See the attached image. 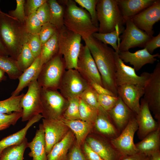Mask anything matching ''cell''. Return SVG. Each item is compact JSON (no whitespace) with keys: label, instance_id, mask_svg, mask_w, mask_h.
<instances>
[{"label":"cell","instance_id":"obj_17","mask_svg":"<svg viewBox=\"0 0 160 160\" xmlns=\"http://www.w3.org/2000/svg\"><path fill=\"white\" fill-rule=\"evenodd\" d=\"M118 96L135 113L137 114L140 108V99L144 95V86L127 84L117 87Z\"/></svg>","mask_w":160,"mask_h":160},{"label":"cell","instance_id":"obj_5","mask_svg":"<svg viewBox=\"0 0 160 160\" xmlns=\"http://www.w3.org/2000/svg\"><path fill=\"white\" fill-rule=\"evenodd\" d=\"M82 38L64 26L58 31V53L63 56L66 70L77 68Z\"/></svg>","mask_w":160,"mask_h":160},{"label":"cell","instance_id":"obj_50","mask_svg":"<svg viewBox=\"0 0 160 160\" xmlns=\"http://www.w3.org/2000/svg\"><path fill=\"white\" fill-rule=\"evenodd\" d=\"M67 160H87L82 152L80 146L76 144L69 152Z\"/></svg>","mask_w":160,"mask_h":160},{"label":"cell","instance_id":"obj_58","mask_svg":"<svg viewBox=\"0 0 160 160\" xmlns=\"http://www.w3.org/2000/svg\"><path fill=\"white\" fill-rule=\"evenodd\" d=\"M4 13V12H2L1 11V9H0V13Z\"/></svg>","mask_w":160,"mask_h":160},{"label":"cell","instance_id":"obj_29","mask_svg":"<svg viewBox=\"0 0 160 160\" xmlns=\"http://www.w3.org/2000/svg\"><path fill=\"white\" fill-rule=\"evenodd\" d=\"M61 119L73 132L76 138V144L80 146L94 126V124L81 120H69L63 118Z\"/></svg>","mask_w":160,"mask_h":160},{"label":"cell","instance_id":"obj_26","mask_svg":"<svg viewBox=\"0 0 160 160\" xmlns=\"http://www.w3.org/2000/svg\"><path fill=\"white\" fill-rule=\"evenodd\" d=\"M135 145L138 153L148 156L159 151L160 128L149 134Z\"/></svg>","mask_w":160,"mask_h":160},{"label":"cell","instance_id":"obj_4","mask_svg":"<svg viewBox=\"0 0 160 160\" xmlns=\"http://www.w3.org/2000/svg\"><path fill=\"white\" fill-rule=\"evenodd\" d=\"M96 9L99 22L98 33L111 32L117 26L124 27L125 22L119 8L118 0H98Z\"/></svg>","mask_w":160,"mask_h":160},{"label":"cell","instance_id":"obj_16","mask_svg":"<svg viewBox=\"0 0 160 160\" xmlns=\"http://www.w3.org/2000/svg\"><path fill=\"white\" fill-rule=\"evenodd\" d=\"M131 20L139 28L153 36V26L160 20V0H156L151 5L134 16Z\"/></svg>","mask_w":160,"mask_h":160},{"label":"cell","instance_id":"obj_51","mask_svg":"<svg viewBox=\"0 0 160 160\" xmlns=\"http://www.w3.org/2000/svg\"><path fill=\"white\" fill-rule=\"evenodd\" d=\"M85 156L87 160H103L85 142L84 144Z\"/></svg>","mask_w":160,"mask_h":160},{"label":"cell","instance_id":"obj_45","mask_svg":"<svg viewBox=\"0 0 160 160\" xmlns=\"http://www.w3.org/2000/svg\"><path fill=\"white\" fill-rule=\"evenodd\" d=\"M27 43L35 58L40 55L42 44L39 35L29 34Z\"/></svg>","mask_w":160,"mask_h":160},{"label":"cell","instance_id":"obj_42","mask_svg":"<svg viewBox=\"0 0 160 160\" xmlns=\"http://www.w3.org/2000/svg\"><path fill=\"white\" fill-rule=\"evenodd\" d=\"M119 98L118 96L98 94L97 97V101L99 105L107 111L115 105Z\"/></svg>","mask_w":160,"mask_h":160},{"label":"cell","instance_id":"obj_28","mask_svg":"<svg viewBox=\"0 0 160 160\" xmlns=\"http://www.w3.org/2000/svg\"><path fill=\"white\" fill-rule=\"evenodd\" d=\"M74 138L73 132L69 131L64 137L54 146L47 154V160H65L68 151Z\"/></svg>","mask_w":160,"mask_h":160},{"label":"cell","instance_id":"obj_40","mask_svg":"<svg viewBox=\"0 0 160 160\" xmlns=\"http://www.w3.org/2000/svg\"><path fill=\"white\" fill-rule=\"evenodd\" d=\"M74 1L81 7L84 8L90 14L94 25L98 28V21L96 9L98 0H74Z\"/></svg>","mask_w":160,"mask_h":160},{"label":"cell","instance_id":"obj_21","mask_svg":"<svg viewBox=\"0 0 160 160\" xmlns=\"http://www.w3.org/2000/svg\"><path fill=\"white\" fill-rule=\"evenodd\" d=\"M107 112L120 134L136 114L129 108L119 97L115 105Z\"/></svg>","mask_w":160,"mask_h":160},{"label":"cell","instance_id":"obj_30","mask_svg":"<svg viewBox=\"0 0 160 160\" xmlns=\"http://www.w3.org/2000/svg\"><path fill=\"white\" fill-rule=\"evenodd\" d=\"M28 143L25 138L21 142L6 148L1 153L0 160H23L24 153L28 147Z\"/></svg>","mask_w":160,"mask_h":160},{"label":"cell","instance_id":"obj_10","mask_svg":"<svg viewBox=\"0 0 160 160\" xmlns=\"http://www.w3.org/2000/svg\"><path fill=\"white\" fill-rule=\"evenodd\" d=\"M138 129L135 114L119 135L110 140L112 145L121 156L130 155L138 153L134 141V135Z\"/></svg>","mask_w":160,"mask_h":160},{"label":"cell","instance_id":"obj_48","mask_svg":"<svg viewBox=\"0 0 160 160\" xmlns=\"http://www.w3.org/2000/svg\"><path fill=\"white\" fill-rule=\"evenodd\" d=\"M47 1V0H25L24 9L26 17L36 12L38 9Z\"/></svg>","mask_w":160,"mask_h":160},{"label":"cell","instance_id":"obj_38","mask_svg":"<svg viewBox=\"0 0 160 160\" xmlns=\"http://www.w3.org/2000/svg\"><path fill=\"white\" fill-rule=\"evenodd\" d=\"M68 100V105L62 118L69 120H81L79 111L80 98H73Z\"/></svg>","mask_w":160,"mask_h":160},{"label":"cell","instance_id":"obj_39","mask_svg":"<svg viewBox=\"0 0 160 160\" xmlns=\"http://www.w3.org/2000/svg\"><path fill=\"white\" fill-rule=\"evenodd\" d=\"M24 25L27 32L31 35H38L42 26L36 12L26 17Z\"/></svg>","mask_w":160,"mask_h":160},{"label":"cell","instance_id":"obj_11","mask_svg":"<svg viewBox=\"0 0 160 160\" xmlns=\"http://www.w3.org/2000/svg\"><path fill=\"white\" fill-rule=\"evenodd\" d=\"M28 87V91L23 96L20 102L22 109V121H28L42 111L40 98L41 87L37 80L31 82Z\"/></svg>","mask_w":160,"mask_h":160},{"label":"cell","instance_id":"obj_1","mask_svg":"<svg viewBox=\"0 0 160 160\" xmlns=\"http://www.w3.org/2000/svg\"><path fill=\"white\" fill-rule=\"evenodd\" d=\"M100 74L103 86L118 96L116 84L115 51L108 45L90 36L84 40Z\"/></svg>","mask_w":160,"mask_h":160},{"label":"cell","instance_id":"obj_56","mask_svg":"<svg viewBox=\"0 0 160 160\" xmlns=\"http://www.w3.org/2000/svg\"><path fill=\"white\" fill-rule=\"evenodd\" d=\"M5 72L0 69V82L3 80L5 78Z\"/></svg>","mask_w":160,"mask_h":160},{"label":"cell","instance_id":"obj_35","mask_svg":"<svg viewBox=\"0 0 160 160\" xmlns=\"http://www.w3.org/2000/svg\"><path fill=\"white\" fill-rule=\"evenodd\" d=\"M24 94L18 96H11L5 100L0 101V113L9 114L14 112H22L20 102Z\"/></svg>","mask_w":160,"mask_h":160},{"label":"cell","instance_id":"obj_12","mask_svg":"<svg viewBox=\"0 0 160 160\" xmlns=\"http://www.w3.org/2000/svg\"><path fill=\"white\" fill-rule=\"evenodd\" d=\"M125 25L126 28L119 36L121 41L118 45V52L128 51L137 47L144 48L146 43L153 36L138 28L131 19L127 20Z\"/></svg>","mask_w":160,"mask_h":160},{"label":"cell","instance_id":"obj_59","mask_svg":"<svg viewBox=\"0 0 160 160\" xmlns=\"http://www.w3.org/2000/svg\"><path fill=\"white\" fill-rule=\"evenodd\" d=\"M145 160H149V157L148 156L147 158Z\"/></svg>","mask_w":160,"mask_h":160},{"label":"cell","instance_id":"obj_41","mask_svg":"<svg viewBox=\"0 0 160 160\" xmlns=\"http://www.w3.org/2000/svg\"><path fill=\"white\" fill-rule=\"evenodd\" d=\"M98 94L89 85L83 92L79 98L87 104L98 108L100 105L97 100Z\"/></svg>","mask_w":160,"mask_h":160},{"label":"cell","instance_id":"obj_32","mask_svg":"<svg viewBox=\"0 0 160 160\" xmlns=\"http://www.w3.org/2000/svg\"><path fill=\"white\" fill-rule=\"evenodd\" d=\"M125 27L121 28L117 26L114 30L106 33H102L98 32L93 33L92 36L95 39L106 44H109L113 47L114 50L118 52V41L120 43V35L122 33Z\"/></svg>","mask_w":160,"mask_h":160},{"label":"cell","instance_id":"obj_31","mask_svg":"<svg viewBox=\"0 0 160 160\" xmlns=\"http://www.w3.org/2000/svg\"><path fill=\"white\" fill-rule=\"evenodd\" d=\"M58 31L41 45L40 56L42 66L58 53Z\"/></svg>","mask_w":160,"mask_h":160},{"label":"cell","instance_id":"obj_13","mask_svg":"<svg viewBox=\"0 0 160 160\" xmlns=\"http://www.w3.org/2000/svg\"><path fill=\"white\" fill-rule=\"evenodd\" d=\"M115 60L116 67V84L118 87L127 84H138L144 86L149 77L150 73L144 72L139 76L133 68L126 65L115 52Z\"/></svg>","mask_w":160,"mask_h":160},{"label":"cell","instance_id":"obj_53","mask_svg":"<svg viewBox=\"0 0 160 160\" xmlns=\"http://www.w3.org/2000/svg\"><path fill=\"white\" fill-rule=\"evenodd\" d=\"M120 160H145L148 156L137 153L136 154L128 156H122Z\"/></svg>","mask_w":160,"mask_h":160},{"label":"cell","instance_id":"obj_3","mask_svg":"<svg viewBox=\"0 0 160 160\" xmlns=\"http://www.w3.org/2000/svg\"><path fill=\"white\" fill-rule=\"evenodd\" d=\"M58 2L64 6V24L67 29L80 35L83 40L98 32V28L93 23L89 12L78 7L74 0H59Z\"/></svg>","mask_w":160,"mask_h":160},{"label":"cell","instance_id":"obj_27","mask_svg":"<svg viewBox=\"0 0 160 160\" xmlns=\"http://www.w3.org/2000/svg\"><path fill=\"white\" fill-rule=\"evenodd\" d=\"M42 118V115L39 114L28 121L25 126L18 132L10 135L0 141V156L2 151L6 148L19 143L25 137L29 129L34 123L38 122Z\"/></svg>","mask_w":160,"mask_h":160},{"label":"cell","instance_id":"obj_7","mask_svg":"<svg viewBox=\"0 0 160 160\" xmlns=\"http://www.w3.org/2000/svg\"><path fill=\"white\" fill-rule=\"evenodd\" d=\"M42 115L46 119H60L68 104V100L57 90L41 87Z\"/></svg>","mask_w":160,"mask_h":160},{"label":"cell","instance_id":"obj_18","mask_svg":"<svg viewBox=\"0 0 160 160\" xmlns=\"http://www.w3.org/2000/svg\"><path fill=\"white\" fill-rule=\"evenodd\" d=\"M136 117L138 125L137 135L140 140L160 128V123L154 119L148 103L143 98L141 99L140 109Z\"/></svg>","mask_w":160,"mask_h":160},{"label":"cell","instance_id":"obj_47","mask_svg":"<svg viewBox=\"0 0 160 160\" xmlns=\"http://www.w3.org/2000/svg\"><path fill=\"white\" fill-rule=\"evenodd\" d=\"M22 116V112H14L9 114L0 113V125H14Z\"/></svg>","mask_w":160,"mask_h":160},{"label":"cell","instance_id":"obj_23","mask_svg":"<svg viewBox=\"0 0 160 160\" xmlns=\"http://www.w3.org/2000/svg\"><path fill=\"white\" fill-rule=\"evenodd\" d=\"M119 8L125 22L152 4L156 0H118Z\"/></svg>","mask_w":160,"mask_h":160},{"label":"cell","instance_id":"obj_43","mask_svg":"<svg viewBox=\"0 0 160 160\" xmlns=\"http://www.w3.org/2000/svg\"><path fill=\"white\" fill-rule=\"evenodd\" d=\"M58 31L57 28L50 23L43 25L38 34L41 44L46 42Z\"/></svg>","mask_w":160,"mask_h":160},{"label":"cell","instance_id":"obj_2","mask_svg":"<svg viewBox=\"0 0 160 160\" xmlns=\"http://www.w3.org/2000/svg\"><path fill=\"white\" fill-rule=\"evenodd\" d=\"M29 34L24 24L8 14L0 13V40L10 57L17 60Z\"/></svg>","mask_w":160,"mask_h":160},{"label":"cell","instance_id":"obj_55","mask_svg":"<svg viewBox=\"0 0 160 160\" xmlns=\"http://www.w3.org/2000/svg\"><path fill=\"white\" fill-rule=\"evenodd\" d=\"M149 156L151 157L150 160H160L159 151L154 153Z\"/></svg>","mask_w":160,"mask_h":160},{"label":"cell","instance_id":"obj_34","mask_svg":"<svg viewBox=\"0 0 160 160\" xmlns=\"http://www.w3.org/2000/svg\"><path fill=\"white\" fill-rule=\"evenodd\" d=\"M0 69L12 80L18 79L23 72L19 68L17 60L8 56L0 55Z\"/></svg>","mask_w":160,"mask_h":160},{"label":"cell","instance_id":"obj_25","mask_svg":"<svg viewBox=\"0 0 160 160\" xmlns=\"http://www.w3.org/2000/svg\"><path fill=\"white\" fill-rule=\"evenodd\" d=\"M42 66L40 55L36 57L33 64L25 70L18 78V85L11 93V96L19 95L20 92L32 82L37 80Z\"/></svg>","mask_w":160,"mask_h":160},{"label":"cell","instance_id":"obj_24","mask_svg":"<svg viewBox=\"0 0 160 160\" xmlns=\"http://www.w3.org/2000/svg\"><path fill=\"white\" fill-rule=\"evenodd\" d=\"M28 147L31 149L29 156L32 160H47L46 150L44 132L42 124L39 125L35 136L32 140L28 143Z\"/></svg>","mask_w":160,"mask_h":160},{"label":"cell","instance_id":"obj_15","mask_svg":"<svg viewBox=\"0 0 160 160\" xmlns=\"http://www.w3.org/2000/svg\"><path fill=\"white\" fill-rule=\"evenodd\" d=\"M42 125L44 132L47 154L54 146L65 135L69 128L61 119H42Z\"/></svg>","mask_w":160,"mask_h":160},{"label":"cell","instance_id":"obj_19","mask_svg":"<svg viewBox=\"0 0 160 160\" xmlns=\"http://www.w3.org/2000/svg\"><path fill=\"white\" fill-rule=\"evenodd\" d=\"M120 58L124 63H129L133 66L135 71L140 70L143 66L147 64H153L159 57V53L150 54L145 48L132 53L129 51H119L118 52Z\"/></svg>","mask_w":160,"mask_h":160},{"label":"cell","instance_id":"obj_33","mask_svg":"<svg viewBox=\"0 0 160 160\" xmlns=\"http://www.w3.org/2000/svg\"><path fill=\"white\" fill-rule=\"evenodd\" d=\"M51 14L49 23L54 25L58 31L64 25V6L56 0H47Z\"/></svg>","mask_w":160,"mask_h":160},{"label":"cell","instance_id":"obj_37","mask_svg":"<svg viewBox=\"0 0 160 160\" xmlns=\"http://www.w3.org/2000/svg\"><path fill=\"white\" fill-rule=\"evenodd\" d=\"M79 114L81 120L94 124L98 113V108L86 103L80 98Z\"/></svg>","mask_w":160,"mask_h":160},{"label":"cell","instance_id":"obj_57","mask_svg":"<svg viewBox=\"0 0 160 160\" xmlns=\"http://www.w3.org/2000/svg\"><path fill=\"white\" fill-rule=\"evenodd\" d=\"M10 126V125L7 124L0 125V131L5 129L8 128Z\"/></svg>","mask_w":160,"mask_h":160},{"label":"cell","instance_id":"obj_54","mask_svg":"<svg viewBox=\"0 0 160 160\" xmlns=\"http://www.w3.org/2000/svg\"><path fill=\"white\" fill-rule=\"evenodd\" d=\"M0 55L9 56V54L2 45L0 40Z\"/></svg>","mask_w":160,"mask_h":160},{"label":"cell","instance_id":"obj_52","mask_svg":"<svg viewBox=\"0 0 160 160\" xmlns=\"http://www.w3.org/2000/svg\"><path fill=\"white\" fill-rule=\"evenodd\" d=\"M89 84L98 95H108L115 96L111 92L95 82L91 81Z\"/></svg>","mask_w":160,"mask_h":160},{"label":"cell","instance_id":"obj_20","mask_svg":"<svg viewBox=\"0 0 160 160\" xmlns=\"http://www.w3.org/2000/svg\"><path fill=\"white\" fill-rule=\"evenodd\" d=\"M86 143L103 160H119L121 156L111 143L100 138L89 137L86 138Z\"/></svg>","mask_w":160,"mask_h":160},{"label":"cell","instance_id":"obj_36","mask_svg":"<svg viewBox=\"0 0 160 160\" xmlns=\"http://www.w3.org/2000/svg\"><path fill=\"white\" fill-rule=\"evenodd\" d=\"M36 58L26 42L23 45L16 60L19 68L23 72L33 64Z\"/></svg>","mask_w":160,"mask_h":160},{"label":"cell","instance_id":"obj_49","mask_svg":"<svg viewBox=\"0 0 160 160\" xmlns=\"http://www.w3.org/2000/svg\"><path fill=\"white\" fill-rule=\"evenodd\" d=\"M160 47V33L155 36H153L145 44L144 48H145L151 54L154 50Z\"/></svg>","mask_w":160,"mask_h":160},{"label":"cell","instance_id":"obj_22","mask_svg":"<svg viewBox=\"0 0 160 160\" xmlns=\"http://www.w3.org/2000/svg\"><path fill=\"white\" fill-rule=\"evenodd\" d=\"M94 126L98 132L107 137L110 140L117 137L120 134L107 112L100 106L98 108Z\"/></svg>","mask_w":160,"mask_h":160},{"label":"cell","instance_id":"obj_9","mask_svg":"<svg viewBox=\"0 0 160 160\" xmlns=\"http://www.w3.org/2000/svg\"><path fill=\"white\" fill-rule=\"evenodd\" d=\"M144 99L154 117L160 121V63L156 65L144 86Z\"/></svg>","mask_w":160,"mask_h":160},{"label":"cell","instance_id":"obj_44","mask_svg":"<svg viewBox=\"0 0 160 160\" xmlns=\"http://www.w3.org/2000/svg\"><path fill=\"white\" fill-rule=\"evenodd\" d=\"M25 0H16V7L15 10H10L8 14L12 17L24 24L26 17L25 16L24 5Z\"/></svg>","mask_w":160,"mask_h":160},{"label":"cell","instance_id":"obj_14","mask_svg":"<svg viewBox=\"0 0 160 160\" xmlns=\"http://www.w3.org/2000/svg\"><path fill=\"white\" fill-rule=\"evenodd\" d=\"M77 70L89 83L94 81L103 86L101 76L95 62L86 45L82 44L81 45L77 63Z\"/></svg>","mask_w":160,"mask_h":160},{"label":"cell","instance_id":"obj_46","mask_svg":"<svg viewBox=\"0 0 160 160\" xmlns=\"http://www.w3.org/2000/svg\"><path fill=\"white\" fill-rule=\"evenodd\" d=\"M36 13L42 26L49 23L51 17L50 11L47 1L38 9Z\"/></svg>","mask_w":160,"mask_h":160},{"label":"cell","instance_id":"obj_8","mask_svg":"<svg viewBox=\"0 0 160 160\" xmlns=\"http://www.w3.org/2000/svg\"><path fill=\"white\" fill-rule=\"evenodd\" d=\"M89 85L77 69H69L66 70L63 73L59 89L62 95L68 100L79 98Z\"/></svg>","mask_w":160,"mask_h":160},{"label":"cell","instance_id":"obj_6","mask_svg":"<svg viewBox=\"0 0 160 160\" xmlns=\"http://www.w3.org/2000/svg\"><path fill=\"white\" fill-rule=\"evenodd\" d=\"M66 70L63 57L58 53L42 65L37 82L42 88L57 90Z\"/></svg>","mask_w":160,"mask_h":160}]
</instances>
